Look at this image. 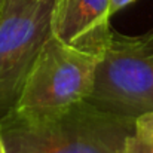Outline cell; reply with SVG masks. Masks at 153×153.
Returning <instances> with one entry per match:
<instances>
[{
	"instance_id": "obj_1",
	"label": "cell",
	"mask_w": 153,
	"mask_h": 153,
	"mask_svg": "<svg viewBox=\"0 0 153 153\" xmlns=\"http://www.w3.org/2000/svg\"><path fill=\"white\" fill-rule=\"evenodd\" d=\"M132 128V119L86 100L49 114L0 120L7 153H119Z\"/></svg>"
},
{
	"instance_id": "obj_2",
	"label": "cell",
	"mask_w": 153,
	"mask_h": 153,
	"mask_svg": "<svg viewBox=\"0 0 153 153\" xmlns=\"http://www.w3.org/2000/svg\"><path fill=\"white\" fill-rule=\"evenodd\" d=\"M86 101L132 120L153 111V28L128 36L111 27Z\"/></svg>"
},
{
	"instance_id": "obj_3",
	"label": "cell",
	"mask_w": 153,
	"mask_h": 153,
	"mask_svg": "<svg viewBox=\"0 0 153 153\" xmlns=\"http://www.w3.org/2000/svg\"><path fill=\"white\" fill-rule=\"evenodd\" d=\"M100 58L101 55L68 46L52 34L7 114L42 116L85 101L92 92Z\"/></svg>"
},
{
	"instance_id": "obj_4",
	"label": "cell",
	"mask_w": 153,
	"mask_h": 153,
	"mask_svg": "<svg viewBox=\"0 0 153 153\" xmlns=\"http://www.w3.org/2000/svg\"><path fill=\"white\" fill-rule=\"evenodd\" d=\"M55 0H4L0 7V120L13 108L52 36Z\"/></svg>"
},
{
	"instance_id": "obj_5",
	"label": "cell",
	"mask_w": 153,
	"mask_h": 153,
	"mask_svg": "<svg viewBox=\"0 0 153 153\" xmlns=\"http://www.w3.org/2000/svg\"><path fill=\"white\" fill-rule=\"evenodd\" d=\"M110 18V0H55L52 34L68 46L101 55Z\"/></svg>"
},
{
	"instance_id": "obj_6",
	"label": "cell",
	"mask_w": 153,
	"mask_h": 153,
	"mask_svg": "<svg viewBox=\"0 0 153 153\" xmlns=\"http://www.w3.org/2000/svg\"><path fill=\"white\" fill-rule=\"evenodd\" d=\"M119 153H153V111L135 117Z\"/></svg>"
},
{
	"instance_id": "obj_7",
	"label": "cell",
	"mask_w": 153,
	"mask_h": 153,
	"mask_svg": "<svg viewBox=\"0 0 153 153\" xmlns=\"http://www.w3.org/2000/svg\"><path fill=\"white\" fill-rule=\"evenodd\" d=\"M135 0H110V15H114L117 10L123 9L125 6L131 4Z\"/></svg>"
},
{
	"instance_id": "obj_8",
	"label": "cell",
	"mask_w": 153,
	"mask_h": 153,
	"mask_svg": "<svg viewBox=\"0 0 153 153\" xmlns=\"http://www.w3.org/2000/svg\"><path fill=\"white\" fill-rule=\"evenodd\" d=\"M0 153H7V152H6L4 141H3V137H1V132H0Z\"/></svg>"
},
{
	"instance_id": "obj_9",
	"label": "cell",
	"mask_w": 153,
	"mask_h": 153,
	"mask_svg": "<svg viewBox=\"0 0 153 153\" xmlns=\"http://www.w3.org/2000/svg\"><path fill=\"white\" fill-rule=\"evenodd\" d=\"M3 1H4V0H0V7H1V3H3Z\"/></svg>"
}]
</instances>
